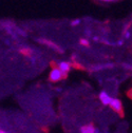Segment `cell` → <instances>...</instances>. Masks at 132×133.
<instances>
[{
    "label": "cell",
    "mask_w": 132,
    "mask_h": 133,
    "mask_svg": "<svg viewBox=\"0 0 132 133\" xmlns=\"http://www.w3.org/2000/svg\"><path fill=\"white\" fill-rule=\"evenodd\" d=\"M67 76V74L63 73L59 68H54L52 69V71L50 72V76H49V79L53 82H57L59 80H61L62 78H64Z\"/></svg>",
    "instance_id": "1"
},
{
    "label": "cell",
    "mask_w": 132,
    "mask_h": 133,
    "mask_svg": "<svg viewBox=\"0 0 132 133\" xmlns=\"http://www.w3.org/2000/svg\"><path fill=\"white\" fill-rule=\"evenodd\" d=\"M112 110H114L116 113H120V114H123V105H122V102L117 98H113L111 104L109 105Z\"/></svg>",
    "instance_id": "2"
},
{
    "label": "cell",
    "mask_w": 132,
    "mask_h": 133,
    "mask_svg": "<svg viewBox=\"0 0 132 133\" xmlns=\"http://www.w3.org/2000/svg\"><path fill=\"white\" fill-rule=\"evenodd\" d=\"M100 99H101V102L105 105V106H108V105H110L111 104V102H112V97L111 96H109L108 95V93H106V92H102L101 94H100Z\"/></svg>",
    "instance_id": "3"
},
{
    "label": "cell",
    "mask_w": 132,
    "mask_h": 133,
    "mask_svg": "<svg viewBox=\"0 0 132 133\" xmlns=\"http://www.w3.org/2000/svg\"><path fill=\"white\" fill-rule=\"evenodd\" d=\"M58 68L63 72V73H65L67 74L69 71H70V69H71V64L69 63V62H65V61H62V62H60L59 64H58Z\"/></svg>",
    "instance_id": "4"
},
{
    "label": "cell",
    "mask_w": 132,
    "mask_h": 133,
    "mask_svg": "<svg viewBox=\"0 0 132 133\" xmlns=\"http://www.w3.org/2000/svg\"><path fill=\"white\" fill-rule=\"evenodd\" d=\"M80 131H81V132H84V133H94V132H96L97 130L94 128L93 125H87V126L81 127Z\"/></svg>",
    "instance_id": "5"
},
{
    "label": "cell",
    "mask_w": 132,
    "mask_h": 133,
    "mask_svg": "<svg viewBox=\"0 0 132 133\" xmlns=\"http://www.w3.org/2000/svg\"><path fill=\"white\" fill-rule=\"evenodd\" d=\"M44 43H47L48 45H50V46H52L53 49H55V50H59V48H58V45H56V44H54V43H52L51 41H45V40H42Z\"/></svg>",
    "instance_id": "6"
},
{
    "label": "cell",
    "mask_w": 132,
    "mask_h": 133,
    "mask_svg": "<svg viewBox=\"0 0 132 133\" xmlns=\"http://www.w3.org/2000/svg\"><path fill=\"white\" fill-rule=\"evenodd\" d=\"M80 44L81 45H85V46H89V41L86 40V39H80Z\"/></svg>",
    "instance_id": "7"
},
{
    "label": "cell",
    "mask_w": 132,
    "mask_h": 133,
    "mask_svg": "<svg viewBox=\"0 0 132 133\" xmlns=\"http://www.w3.org/2000/svg\"><path fill=\"white\" fill-rule=\"evenodd\" d=\"M21 53L22 54H25V55H30L31 54V50L30 49H22L21 50Z\"/></svg>",
    "instance_id": "8"
},
{
    "label": "cell",
    "mask_w": 132,
    "mask_h": 133,
    "mask_svg": "<svg viewBox=\"0 0 132 133\" xmlns=\"http://www.w3.org/2000/svg\"><path fill=\"white\" fill-rule=\"evenodd\" d=\"M79 23H80V20H79V19H76V20H73V21H72V25H74V26L78 25Z\"/></svg>",
    "instance_id": "9"
},
{
    "label": "cell",
    "mask_w": 132,
    "mask_h": 133,
    "mask_svg": "<svg viewBox=\"0 0 132 133\" xmlns=\"http://www.w3.org/2000/svg\"><path fill=\"white\" fill-rule=\"evenodd\" d=\"M127 95H128V96H129V97H130V98L132 99V89H130V90L128 91V93H127Z\"/></svg>",
    "instance_id": "10"
},
{
    "label": "cell",
    "mask_w": 132,
    "mask_h": 133,
    "mask_svg": "<svg viewBox=\"0 0 132 133\" xmlns=\"http://www.w3.org/2000/svg\"><path fill=\"white\" fill-rule=\"evenodd\" d=\"M125 34H126V35H125V37H126L127 39H128V38H130V32L126 31V33H125Z\"/></svg>",
    "instance_id": "11"
},
{
    "label": "cell",
    "mask_w": 132,
    "mask_h": 133,
    "mask_svg": "<svg viewBox=\"0 0 132 133\" xmlns=\"http://www.w3.org/2000/svg\"><path fill=\"white\" fill-rule=\"evenodd\" d=\"M93 39H94L95 41H97V40H98V37H96V36H95V37H93Z\"/></svg>",
    "instance_id": "12"
},
{
    "label": "cell",
    "mask_w": 132,
    "mask_h": 133,
    "mask_svg": "<svg viewBox=\"0 0 132 133\" xmlns=\"http://www.w3.org/2000/svg\"><path fill=\"white\" fill-rule=\"evenodd\" d=\"M103 1H113V0H103Z\"/></svg>",
    "instance_id": "13"
}]
</instances>
